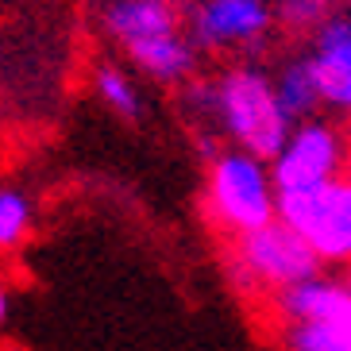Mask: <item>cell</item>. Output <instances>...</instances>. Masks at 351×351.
Here are the masks:
<instances>
[{
    "mask_svg": "<svg viewBox=\"0 0 351 351\" xmlns=\"http://www.w3.org/2000/svg\"><path fill=\"white\" fill-rule=\"evenodd\" d=\"M205 213L208 224L228 239H239L278 220V189L270 166L239 147L213 155L205 182Z\"/></svg>",
    "mask_w": 351,
    "mask_h": 351,
    "instance_id": "1",
    "label": "cell"
},
{
    "mask_svg": "<svg viewBox=\"0 0 351 351\" xmlns=\"http://www.w3.org/2000/svg\"><path fill=\"white\" fill-rule=\"evenodd\" d=\"M217 124L232 135L239 151L263 162L278 155L293 132V120L278 104L274 82L251 66H236L217 82Z\"/></svg>",
    "mask_w": 351,
    "mask_h": 351,
    "instance_id": "2",
    "label": "cell"
},
{
    "mask_svg": "<svg viewBox=\"0 0 351 351\" xmlns=\"http://www.w3.org/2000/svg\"><path fill=\"white\" fill-rule=\"evenodd\" d=\"M228 270H232L236 289H243L251 298L270 301L274 293H282V289L317 278L320 258L286 220H270L267 228L232 239Z\"/></svg>",
    "mask_w": 351,
    "mask_h": 351,
    "instance_id": "3",
    "label": "cell"
},
{
    "mask_svg": "<svg viewBox=\"0 0 351 351\" xmlns=\"http://www.w3.org/2000/svg\"><path fill=\"white\" fill-rule=\"evenodd\" d=\"M278 220H286L320 263L351 267V182L336 178L317 189L278 193Z\"/></svg>",
    "mask_w": 351,
    "mask_h": 351,
    "instance_id": "4",
    "label": "cell"
},
{
    "mask_svg": "<svg viewBox=\"0 0 351 351\" xmlns=\"http://www.w3.org/2000/svg\"><path fill=\"white\" fill-rule=\"evenodd\" d=\"M351 139L328 120H301L289 132L286 147L270 158V178L278 193H301L324 182H336L348 166Z\"/></svg>",
    "mask_w": 351,
    "mask_h": 351,
    "instance_id": "5",
    "label": "cell"
},
{
    "mask_svg": "<svg viewBox=\"0 0 351 351\" xmlns=\"http://www.w3.org/2000/svg\"><path fill=\"white\" fill-rule=\"evenodd\" d=\"M274 27L267 0H201L189 16L197 47L208 51H258Z\"/></svg>",
    "mask_w": 351,
    "mask_h": 351,
    "instance_id": "6",
    "label": "cell"
},
{
    "mask_svg": "<svg viewBox=\"0 0 351 351\" xmlns=\"http://www.w3.org/2000/svg\"><path fill=\"white\" fill-rule=\"evenodd\" d=\"M313 70H317L324 104H336L351 116V16H332L313 35Z\"/></svg>",
    "mask_w": 351,
    "mask_h": 351,
    "instance_id": "7",
    "label": "cell"
},
{
    "mask_svg": "<svg viewBox=\"0 0 351 351\" xmlns=\"http://www.w3.org/2000/svg\"><path fill=\"white\" fill-rule=\"evenodd\" d=\"M104 27L120 47L132 51L139 43L182 32V16L174 0H112L104 8Z\"/></svg>",
    "mask_w": 351,
    "mask_h": 351,
    "instance_id": "8",
    "label": "cell"
},
{
    "mask_svg": "<svg viewBox=\"0 0 351 351\" xmlns=\"http://www.w3.org/2000/svg\"><path fill=\"white\" fill-rule=\"evenodd\" d=\"M132 62L147 73V77H158V82H186L193 77L197 70V43L186 39L182 32L174 35H162V39H151V43H139L132 47Z\"/></svg>",
    "mask_w": 351,
    "mask_h": 351,
    "instance_id": "9",
    "label": "cell"
},
{
    "mask_svg": "<svg viewBox=\"0 0 351 351\" xmlns=\"http://www.w3.org/2000/svg\"><path fill=\"white\" fill-rule=\"evenodd\" d=\"M278 343L282 351H351V309L278 324Z\"/></svg>",
    "mask_w": 351,
    "mask_h": 351,
    "instance_id": "10",
    "label": "cell"
},
{
    "mask_svg": "<svg viewBox=\"0 0 351 351\" xmlns=\"http://www.w3.org/2000/svg\"><path fill=\"white\" fill-rule=\"evenodd\" d=\"M274 93H278V104L289 120H313L320 104H324V93H320V82H317V70H313V58H289L282 66L278 82H274Z\"/></svg>",
    "mask_w": 351,
    "mask_h": 351,
    "instance_id": "11",
    "label": "cell"
},
{
    "mask_svg": "<svg viewBox=\"0 0 351 351\" xmlns=\"http://www.w3.org/2000/svg\"><path fill=\"white\" fill-rule=\"evenodd\" d=\"M274 20L289 35H317L332 20V0H278Z\"/></svg>",
    "mask_w": 351,
    "mask_h": 351,
    "instance_id": "12",
    "label": "cell"
},
{
    "mask_svg": "<svg viewBox=\"0 0 351 351\" xmlns=\"http://www.w3.org/2000/svg\"><path fill=\"white\" fill-rule=\"evenodd\" d=\"M32 232V201L20 189H0V251L20 247Z\"/></svg>",
    "mask_w": 351,
    "mask_h": 351,
    "instance_id": "13",
    "label": "cell"
},
{
    "mask_svg": "<svg viewBox=\"0 0 351 351\" xmlns=\"http://www.w3.org/2000/svg\"><path fill=\"white\" fill-rule=\"evenodd\" d=\"M97 97H101L116 116H124V120H135V116H139V89H135V82L124 70H116V66H101V70H97Z\"/></svg>",
    "mask_w": 351,
    "mask_h": 351,
    "instance_id": "14",
    "label": "cell"
},
{
    "mask_svg": "<svg viewBox=\"0 0 351 351\" xmlns=\"http://www.w3.org/2000/svg\"><path fill=\"white\" fill-rule=\"evenodd\" d=\"M4 320H8V289L0 286V324H4Z\"/></svg>",
    "mask_w": 351,
    "mask_h": 351,
    "instance_id": "15",
    "label": "cell"
},
{
    "mask_svg": "<svg viewBox=\"0 0 351 351\" xmlns=\"http://www.w3.org/2000/svg\"><path fill=\"white\" fill-rule=\"evenodd\" d=\"M343 178L351 182V147H348V166H343Z\"/></svg>",
    "mask_w": 351,
    "mask_h": 351,
    "instance_id": "16",
    "label": "cell"
},
{
    "mask_svg": "<svg viewBox=\"0 0 351 351\" xmlns=\"http://www.w3.org/2000/svg\"><path fill=\"white\" fill-rule=\"evenodd\" d=\"M343 286H348V293H351V267H348V282H343Z\"/></svg>",
    "mask_w": 351,
    "mask_h": 351,
    "instance_id": "17",
    "label": "cell"
}]
</instances>
